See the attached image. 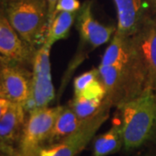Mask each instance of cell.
<instances>
[{
	"label": "cell",
	"instance_id": "19",
	"mask_svg": "<svg viewBox=\"0 0 156 156\" xmlns=\"http://www.w3.org/2000/svg\"><path fill=\"white\" fill-rule=\"evenodd\" d=\"M0 151L4 154L8 156H22L20 154L19 151L16 150L12 146L8 145L5 142H3L0 140Z\"/></svg>",
	"mask_w": 156,
	"mask_h": 156
},
{
	"label": "cell",
	"instance_id": "5",
	"mask_svg": "<svg viewBox=\"0 0 156 156\" xmlns=\"http://www.w3.org/2000/svg\"><path fill=\"white\" fill-rule=\"evenodd\" d=\"M62 107L44 108L28 113L18 151L22 156H37L39 149L46 144L56 118Z\"/></svg>",
	"mask_w": 156,
	"mask_h": 156
},
{
	"label": "cell",
	"instance_id": "11",
	"mask_svg": "<svg viewBox=\"0 0 156 156\" xmlns=\"http://www.w3.org/2000/svg\"><path fill=\"white\" fill-rule=\"evenodd\" d=\"M27 112L22 103L11 102L0 120V140L12 146L19 142L26 122Z\"/></svg>",
	"mask_w": 156,
	"mask_h": 156
},
{
	"label": "cell",
	"instance_id": "10",
	"mask_svg": "<svg viewBox=\"0 0 156 156\" xmlns=\"http://www.w3.org/2000/svg\"><path fill=\"white\" fill-rule=\"evenodd\" d=\"M116 8V31L130 37L143 22L145 16L143 0H113Z\"/></svg>",
	"mask_w": 156,
	"mask_h": 156
},
{
	"label": "cell",
	"instance_id": "18",
	"mask_svg": "<svg viewBox=\"0 0 156 156\" xmlns=\"http://www.w3.org/2000/svg\"><path fill=\"white\" fill-rule=\"evenodd\" d=\"M82 5L79 0H58L56 3L55 16L59 12L76 13L80 11Z\"/></svg>",
	"mask_w": 156,
	"mask_h": 156
},
{
	"label": "cell",
	"instance_id": "2",
	"mask_svg": "<svg viewBox=\"0 0 156 156\" xmlns=\"http://www.w3.org/2000/svg\"><path fill=\"white\" fill-rule=\"evenodd\" d=\"M6 17L19 37L34 49L44 43L48 29L47 0H2Z\"/></svg>",
	"mask_w": 156,
	"mask_h": 156
},
{
	"label": "cell",
	"instance_id": "1",
	"mask_svg": "<svg viewBox=\"0 0 156 156\" xmlns=\"http://www.w3.org/2000/svg\"><path fill=\"white\" fill-rule=\"evenodd\" d=\"M123 147L132 150L145 143L153 134L156 115V94L148 89L120 104Z\"/></svg>",
	"mask_w": 156,
	"mask_h": 156
},
{
	"label": "cell",
	"instance_id": "8",
	"mask_svg": "<svg viewBox=\"0 0 156 156\" xmlns=\"http://www.w3.org/2000/svg\"><path fill=\"white\" fill-rule=\"evenodd\" d=\"M131 49L145 72L148 87L156 90V18L146 17L129 37Z\"/></svg>",
	"mask_w": 156,
	"mask_h": 156
},
{
	"label": "cell",
	"instance_id": "6",
	"mask_svg": "<svg viewBox=\"0 0 156 156\" xmlns=\"http://www.w3.org/2000/svg\"><path fill=\"white\" fill-rule=\"evenodd\" d=\"M111 105L103 101L101 111L86 121L76 132L61 141L42 147L37 156H76L93 139L98 129L108 117Z\"/></svg>",
	"mask_w": 156,
	"mask_h": 156
},
{
	"label": "cell",
	"instance_id": "13",
	"mask_svg": "<svg viewBox=\"0 0 156 156\" xmlns=\"http://www.w3.org/2000/svg\"><path fill=\"white\" fill-rule=\"evenodd\" d=\"M106 89L98 69L83 73L74 80V97L104 100Z\"/></svg>",
	"mask_w": 156,
	"mask_h": 156
},
{
	"label": "cell",
	"instance_id": "23",
	"mask_svg": "<svg viewBox=\"0 0 156 156\" xmlns=\"http://www.w3.org/2000/svg\"><path fill=\"white\" fill-rule=\"evenodd\" d=\"M0 156H8V155H6V154H0Z\"/></svg>",
	"mask_w": 156,
	"mask_h": 156
},
{
	"label": "cell",
	"instance_id": "7",
	"mask_svg": "<svg viewBox=\"0 0 156 156\" xmlns=\"http://www.w3.org/2000/svg\"><path fill=\"white\" fill-rule=\"evenodd\" d=\"M27 65L0 55V95L24 105L30 93L31 75Z\"/></svg>",
	"mask_w": 156,
	"mask_h": 156
},
{
	"label": "cell",
	"instance_id": "3",
	"mask_svg": "<svg viewBox=\"0 0 156 156\" xmlns=\"http://www.w3.org/2000/svg\"><path fill=\"white\" fill-rule=\"evenodd\" d=\"M50 49L51 46L44 43L35 53L32 62L30 93L24 103L27 113L49 107L55 98L56 93L51 76Z\"/></svg>",
	"mask_w": 156,
	"mask_h": 156
},
{
	"label": "cell",
	"instance_id": "14",
	"mask_svg": "<svg viewBox=\"0 0 156 156\" xmlns=\"http://www.w3.org/2000/svg\"><path fill=\"white\" fill-rule=\"evenodd\" d=\"M132 50L129 37L115 31L110 44L108 46L103 54L99 66H111L119 63H124L130 59Z\"/></svg>",
	"mask_w": 156,
	"mask_h": 156
},
{
	"label": "cell",
	"instance_id": "20",
	"mask_svg": "<svg viewBox=\"0 0 156 156\" xmlns=\"http://www.w3.org/2000/svg\"><path fill=\"white\" fill-rule=\"evenodd\" d=\"M58 0H47L48 3V26L55 17V10Z\"/></svg>",
	"mask_w": 156,
	"mask_h": 156
},
{
	"label": "cell",
	"instance_id": "12",
	"mask_svg": "<svg viewBox=\"0 0 156 156\" xmlns=\"http://www.w3.org/2000/svg\"><path fill=\"white\" fill-rule=\"evenodd\" d=\"M87 120L80 119L69 105L62 107L44 146L57 143L74 134L83 126Z\"/></svg>",
	"mask_w": 156,
	"mask_h": 156
},
{
	"label": "cell",
	"instance_id": "21",
	"mask_svg": "<svg viewBox=\"0 0 156 156\" xmlns=\"http://www.w3.org/2000/svg\"><path fill=\"white\" fill-rule=\"evenodd\" d=\"M11 101L7 100L5 98H4L3 96L0 95V120L1 118L4 116V115L5 114L7 109L9 108V107L11 105Z\"/></svg>",
	"mask_w": 156,
	"mask_h": 156
},
{
	"label": "cell",
	"instance_id": "9",
	"mask_svg": "<svg viewBox=\"0 0 156 156\" xmlns=\"http://www.w3.org/2000/svg\"><path fill=\"white\" fill-rule=\"evenodd\" d=\"M36 51L16 32L0 4V55L28 65L32 64Z\"/></svg>",
	"mask_w": 156,
	"mask_h": 156
},
{
	"label": "cell",
	"instance_id": "16",
	"mask_svg": "<svg viewBox=\"0 0 156 156\" xmlns=\"http://www.w3.org/2000/svg\"><path fill=\"white\" fill-rule=\"evenodd\" d=\"M76 17H77L76 13H70V12L57 13L54 17V19L52 20V22L48 26L46 36H45L44 44L52 47V45L56 42L67 38Z\"/></svg>",
	"mask_w": 156,
	"mask_h": 156
},
{
	"label": "cell",
	"instance_id": "24",
	"mask_svg": "<svg viewBox=\"0 0 156 156\" xmlns=\"http://www.w3.org/2000/svg\"><path fill=\"white\" fill-rule=\"evenodd\" d=\"M153 1H154V3L156 5V0H153Z\"/></svg>",
	"mask_w": 156,
	"mask_h": 156
},
{
	"label": "cell",
	"instance_id": "15",
	"mask_svg": "<svg viewBox=\"0 0 156 156\" xmlns=\"http://www.w3.org/2000/svg\"><path fill=\"white\" fill-rule=\"evenodd\" d=\"M123 147L121 123L115 124L107 132L100 134L94 141L90 156H108L115 154Z\"/></svg>",
	"mask_w": 156,
	"mask_h": 156
},
{
	"label": "cell",
	"instance_id": "25",
	"mask_svg": "<svg viewBox=\"0 0 156 156\" xmlns=\"http://www.w3.org/2000/svg\"><path fill=\"white\" fill-rule=\"evenodd\" d=\"M1 1H2V0H0V4H1Z\"/></svg>",
	"mask_w": 156,
	"mask_h": 156
},
{
	"label": "cell",
	"instance_id": "22",
	"mask_svg": "<svg viewBox=\"0 0 156 156\" xmlns=\"http://www.w3.org/2000/svg\"><path fill=\"white\" fill-rule=\"evenodd\" d=\"M155 94H156V90H155ZM153 134H155V137H156V115H155V122H154V130H153Z\"/></svg>",
	"mask_w": 156,
	"mask_h": 156
},
{
	"label": "cell",
	"instance_id": "17",
	"mask_svg": "<svg viewBox=\"0 0 156 156\" xmlns=\"http://www.w3.org/2000/svg\"><path fill=\"white\" fill-rule=\"evenodd\" d=\"M103 101L99 99H87L83 97H74L69 103V106L80 119L87 120L95 116L101 111Z\"/></svg>",
	"mask_w": 156,
	"mask_h": 156
},
{
	"label": "cell",
	"instance_id": "4",
	"mask_svg": "<svg viewBox=\"0 0 156 156\" xmlns=\"http://www.w3.org/2000/svg\"><path fill=\"white\" fill-rule=\"evenodd\" d=\"M77 28L80 35L78 54L74 57L70 69L77 66L92 50L109 41L116 31L114 25H104L95 19L92 13V2L86 1L78 11Z\"/></svg>",
	"mask_w": 156,
	"mask_h": 156
}]
</instances>
